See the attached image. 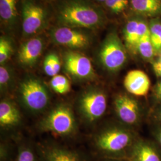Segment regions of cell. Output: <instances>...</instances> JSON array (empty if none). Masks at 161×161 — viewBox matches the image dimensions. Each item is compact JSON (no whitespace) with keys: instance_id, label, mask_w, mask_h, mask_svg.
I'll list each match as a JSON object with an SVG mask.
<instances>
[{"instance_id":"obj_1","label":"cell","mask_w":161,"mask_h":161,"mask_svg":"<svg viewBox=\"0 0 161 161\" xmlns=\"http://www.w3.org/2000/svg\"><path fill=\"white\" fill-rule=\"evenodd\" d=\"M137 139L132 132L119 127L102 131L93 141V147L102 158L126 160L127 154Z\"/></svg>"},{"instance_id":"obj_2","label":"cell","mask_w":161,"mask_h":161,"mask_svg":"<svg viewBox=\"0 0 161 161\" xmlns=\"http://www.w3.org/2000/svg\"><path fill=\"white\" fill-rule=\"evenodd\" d=\"M58 20L62 26L97 29L103 25L105 17L103 12L92 5L72 1L62 6Z\"/></svg>"},{"instance_id":"obj_3","label":"cell","mask_w":161,"mask_h":161,"mask_svg":"<svg viewBox=\"0 0 161 161\" xmlns=\"http://www.w3.org/2000/svg\"><path fill=\"white\" fill-rule=\"evenodd\" d=\"M98 57L104 68L111 72H117L124 66L127 51L116 32H111L106 36L100 47Z\"/></svg>"},{"instance_id":"obj_4","label":"cell","mask_w":161,"mask_h":161,"mask_svg":"<svg viewBox=\"0 0 161 161\" xmlns=\"http://www.w3.org/2000/svg\"><path fill=\"white\" fill-rule=\"evenodd\" d=\"M40 126L45 131L67 136L75 131L76 124L70 107L66 104H59L42 119Z\"/></svg>"},{"instance_id":"obj_5","label":"cell","mask_w":161,"mask_h":161,"mask_svg":"<svg viewBox=\"0 0 161 161\" xmlns=\"http://www.w3.org/2000/svg\"><path fill=\"white\" fill-rule=\"evenodd\" d=\"M19 94L25 107L34 112L44 109L49 103L50 95L47 88L35 78L29 77L20 83Z\"/></svg>"},{"instance_id":"obj_6","label":"cell","mask_w":161,"mask_h":161,"mask_svg":"<svg viewBox=\"0 0 161 161\" xmlns=\"http://www.w3.org/2000/svg\"><path fill=\"white\" fill-rule=\"evenodd\" d=\"M108 106L107 96L99 88L89 89L80 96L78 108L86 121L92 122L102 118Z\"/></svg>"},{"instance_id":"obj_7","label":"cell","mask_w":161,"mask_h":161,"mask_svg":"<svg viewBox=\"0 0 161 161\" xmlns=\"http://www.w3.org/2000/svg\"><path fill=\"white\" fill-rule=\"evenodd\" d=\"M115 112L119 119L130 126L137 125L142 117V109L138 101L126 93L118 94L114 100Z\"/></svg>"},{"instance_id":"obj_8","label":"cell","mask_w":161,"mask_h":161,"mask_svg":"<svg viewBox=\"0 0 161 161\" xmlns=\"http://www.w3.org/2000/svg\"><path fill=\"white\" fill-rule=\"evenodd\" d=\"M40 161H86L80 152L56 143H42L36 146Z\"/></svg>"},{"instance_id":"obj_9","label":"cell","mask_w":161,"mask_h":161,"mask_svg":"<svg viewBox=\"0 0 161 161\" xmlns=\"http://www.w3.org/2000/svg\"><path fill=\"white\" fill-rule=\"evenodd\" d=\"M64 68L66 72L78 80H90L94 77L95 72L90 60L78 52L68 51L64 53Z\"/></svg>"},{"instance_id":"obj_10","label":"cell","mask_w":161,"mask_h":161,"mask_svg":"<svg viewBox=\"0 0 161 161\" xmlns=\"http://www.w3.org/2000/svg\"><path fill=\"white\" fill-rule=\"evenodd\" d=\"M52 37L58 45L71 49H84L90 43V37L78 29L67 26H60L53 31Z\"/></svg>"},{"instance_id":"obj_11","label":"cell","mask_w":161,"mask_h":161,"mask_svg":"<svg viewBox=\"0 0 161 161\" xmlns=\"http://www.w3.org/2000/svg\"><path fill=\"white\" fill-rule=\"evenodd\" d=\"M46 15L45 10L41 6L31 1H25L22 9L23 34L28 36L39 31L45 23Z\"/></svg>"},{"instance_id":"obj_12","label":"cell","mask_w":161,"mask_h":161,"mask_svg":"<svg viewBox=\"0 0 161 161\" xmlns=\"http://www.w3.org/2000/svg\"><path fill=\"white\" fill-rule=\"evenodd\" d=\"M127 161H161V150L158 145L137 139L127 154Z\"/></svg>"},{"instance_id":"obj_13","label":"cell","mask_w":161,"mask_h":161,"mask_svg":"<svg viewBox=\"0 0 161 161\" xmlns=\"http://www.w3.org/2000/svg\"><path fill=\"white\" fill-rule=\"evenodd\" d=\"M150 34L149 23L141 17H132L127 21L124 29L125 47L136 52L140 40L146 35Z\"/></svg>"},{"instance_id":"obj_14","label":"cell","mask_w":161,"mask_h":161,"mask_svg":"<svg viewBox=\"0 0 161 161\" xmlns=\"http://www.w3.org/2000/svg\"><path fill=\"white\" fill-rule=\"evenodd\" d=\"M124 85L130 94L136 96H144L147 94L150 87L149 76L141 70H132L125 76Z\"/></svg>"},{"instance_id":"obj_15","label":"cell","mask_w":161,"mask_h":161,"mask_svg":"<svg viewBox=\"0 0 161 161\" xmlns=\"http://www.w3.org/2000/svg\"><path fill=\"white\" fill-rule=\"evenodd\" d=\"M43 41L39 38L30 39L23 43L18 53L19 63L26 67L35 64L43 50Z\"/></svg>"},{"instance_id":"obj_16","label":"cell","mask_w":161,"mask_h":161,"mask_svg":"<svg viewBox=\"0 0 161 161\" xmlns=\"http://www.w3.org/2000/svg\"><path fill=\"white\" fill-rule=\"evenodd\" d=\"M132 10L141 16H161V0H130Z\"/></svg>"},{"instance_id":"obj_17","label":"cell","mask_w":161,"mask_h":161,"mask_svg":"<svg viewBox=\"0 0 161 161\" xmlns=\"http://www.w3.org/2000/svg\"><path fill=\"white\" fill-rule=\"evenodd\" d=\"M21 119L16 106L9 100H2L0 103V124L3 127H12Z\"/></svg>"},{"instance_id":"obj_18","label":"cell","mask_w":161,"mask_h":161,"mask_svg":"<svg viewBox=\"0 0 161 161\" xmlns=\"http://www.w3.org/2000/svg\"><path fill=\"white\" fill-rule=\"evenodd\" d=\"M140 56L146 60H151L156 54L155 49L150 39V35H146L140 41L136 48Z\"/></svg>"},{"instance_id":"obj_19","label":"cell","mask_w":161,"mask_h":161,"mask_svg":"<svg viewBox=\"0 0 161 161\" xmlns=\"http://www.w3.org/2000/svg\"><path fill=\"white\" fill-rule=\"evenodd\" d=\"M150 39L156 54H161V21L158 18L150 20L149 23Z\"/></svg>"},{"instance_id":"obj_20","label":"cell","mask_w":161,"mask_h":161,"mask_svg":"<svg viewBox=\"0 0 161 161\" xmlns=\"http://www.w3.org/2000/svg\"><path fill=\"white\" fill-rule=\"evenodd\" d=\"M16 0H0V16L6 22H10L16 16Z\"/></svg>"},{"instance_id":"obj_21","label":"cell","mask_w":161,"mask_h":161,"mask_svg":"<svg viewBox=\"0 0 161 161\" xmlns=\"http://www.w3.org/2000/svg\"><path fill=\"white\" fill-rule=\"evenodd\" d=\"M39 158L37 154L36 147L29 144H20L17 151L16 161H38Z\"/></svg>"},{"instance_id":"obj_22","label":"cell","mask_w":161,"mask_h":161,"mask_svg":"<svg viewBox=\"0 0 161 161\" xmlns=\"http://www.w3.org/2000/svg\"><path fill=\"white\" fill-rule=\"evenodd\" d=\"M50 86L55 92L60 94H66L70 90L69 80L64 75H57L52 77Z\"/></svg>"},{"instance_id":"obj_23","label":"cell","mask_w":161,"mask_h":161,"mask_svg":"<svg viewBox=\"0 0 161 161\" xmlns=\"http://www.w3.org/2000/svg\"><path fill=\"white\" fill-rule=\"evenodd\" d=\"M104 6L111 13L119 14L125 12L130 4L129 0H105Z\"/></svg>"},{"instance_id":"obj_24","label":"cell","mask_w":161,"mask_h":161,"mask_svg":"<svg viewBox=\"0 0 161 161\" xmlns=\"http://www.w3.org/2000/svg\"><path fill=\"white\" fill-rule=\"evenodd\" d=\"M13 49L11 42L4 37L0 39V63L4 64L11 56Z\"/></svg>"},{"instance_id":"obj_25","label":"cell","mask_w":161,"mask_h":161,"mask_svg":"<svg viewBox=\"0 0 161 161\" xmlns=\"http://www.w3.org/2000/svg\"><path fill=\"white\" fill-rule=\"evenodd\" d=\"M11 71L7 66L1 65L0 67V86L1 91L7 90L11 83Z\"/></svg>"},{"instance_id":"obj_26","label":"cell","mask_w":161,"mask_h":161,"mask_svg":"<svg viewBox=\"0 0 161 161\" xmlns=\"http://www.w3.org/2000/svg\"><path fill=\"white\" fill-rule=\"evenodd\" d=\"M44 70L47 75L53 77L54 73L52 64V53L48 54L47 56L44 61Z\"/></svg>"},{"instance_id":"obj_27","label":"cell","mask_w":161,"mask_h":161,"mask_svg":"<svg viewBox=\"0 0 161 161\" xmlns=\"http://www.w3.org/2000/svg\"><path fill=\"white\" fill-rule=\"evenodd\" d=\"M52 58L53 69V73H54V76L56 75H58L61 68V64H60L59 58L56 53H52Z\"/></svg>"},{"instance_id":"obj_28","label":"cell","mask_w":161,"mask_h":161,"mask_svg":"<svg viewBox=\"0 0 161 161\" xmlns=\"http://www.w3.org/2000/svg\"><path fill=\"white\" fill-rule=\"evenodd\" d=\"M153 97L158 104L161 103V80L153 87Z\"/></svg>"},{"instance_id":"obj_29","label":"cell","mask_w":161,"mask_h":161,"mask_svg":"<svg viewBox=\"0 0 161 161\" xmlns=\"http://www.w3.org/2000/svg\"><path fill=\"white\" fill-rule=\"evenodd\" d=\"M153 116L156 122L161 124V103L158 104V106L154 110Z\"/></svg>"},{"instance_id":"obj_30","label":"cell","mask_w":161,"mask_h":161,"mask_svg":"<svg viewBox=\"0 0 161 161\" xmlns=\"http://www.w3.org/2000/svg\"><path fill=\"white\" fill-rule=\"evenodd\" d=\"M153 68L156 75L158 77H161V56L157 61L153 63Z\"/></svg>"},{"instance_id":"obj_31","label":"cell","mask_w":161,"mask_h":161,"mask_svg":"<svg viewBox=\"0 0 161 161\" xmlns=\"http://www.w3.org/2000/svg\"><path fill=\"white\" fill-rule=\"evenodd\" d=\"M160 125L161 126H159L156 129L155 136L158 143V146L159 147V148L161 150V124Z\"/></svg>"},{"instance_id":"obj_32","label":"cell","mask_w":161,"mask_h":161,"mask_svg":"<svg viewBox=\"0 0 161 161\" xmlns=\"http://www.w3.org/2000/svg\"><path fill=\"white\" fill-rule=\"evenodd\" d=\"M100 161H127L124 159H109V158H102Z\"/></svg>"},{"instance_id":"obj_33","label":"cell","mask_w":161,"mask_h":161,"mask_svg":"<svg viewBox=\"0 0 161 161\" xmlns=\"http://www.w3.org/2000/svg\"><path fill=\"white\" fill-rule=\"evenodd\" d=\"M96 1H98V2H104V1L105 0H96Z\"/></svg>"}]
</instances>
